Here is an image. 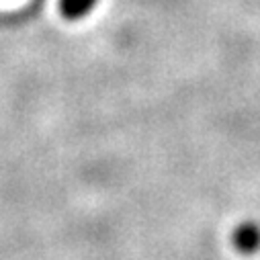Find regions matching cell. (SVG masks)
I'll use <instances>...</instances> for the list:
<instances>
[{
    "label": "cell",
    "instance_id": "6da1fadb",
    "mask_svg": "<svg viewBox=\"0 0 260 260\" xmlns=\"http://www.w3.org/2000/svg\"><path fill=\"white\" fill-rule=\"evenodd\" d=\"M99 0H59L61 13L68 19H80L84 15H88Z\"/></svg>",
    "mask_w": 260,
    "mask_h": 260
}]
</instances>
